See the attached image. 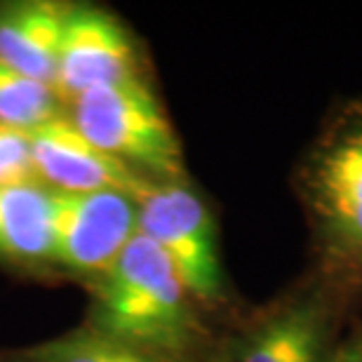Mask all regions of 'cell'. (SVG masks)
I'll list each match as a JSON object with an SVG mask.
<instances>
[{
  "label": "cell",
  "mask_w": 362,
  "mask_h": 362,
  "mask_svg": "<svg viewBox=\"0 0 362 362\" xmlns=\"http://www.w3.org/2000/svg\"><path fill=\"white\" fill-rule=\"evenodd\" d=\"M54 259L78 273H111L136 235V200L125 193H52Z\"/></svg>",
  "instance_id": "8992f818"
},
{
  "label": "cell",
  "mask_w": 362,
  "mask_h": 362,
  "mask_svg": "<svg viewBox=\"0 0 362 362\" xmlns=\"http://www.w3.org/2000/svg\"><path fill=\"white\" fill-rule=\"evenodd\" d=\"M33 165L38 177L47 179L64 193L115 191L139 200L153 179L104 153L74 125L54 118L28 132Z\"/></svg>",
  "instance_id": "ba28073f"
},
{
  "label": "cell",
  "mask_w": 362,
  "mask_h": 362,
  "mask_svg": "<svg viewBox=\"0 0 362 362\" xmlns=\"http://www.w3.org/2000/svg\"><path fill=\"white\" fill-rule=\"evenodd\" d=\"M26 362H172L156 353L122 344L101 334L99 329L74 332L52 344L38 346L26 356Z\"/></svg>",
  "instance_id": "7c38bea8"
},
{
  "label": "cell",
  "mask_w": 362,
  "mask_h": 362,
  "mask_svg": "<svg viewBox=\"0 0 362 362\" xmlns=\"http://www.w3.org/2000/svg\"><path fill=\"white\" fill-rule=\"evenodd\" d=\"M310 233V271L351 310L362 306V97L332 106L294 175Z\"/></svg>",
  "instance_id": "6da1fadb"
},
{
  "label": "cell",
  "mask_w": 362,
  "mask_h": 362,
  "mask_svg": "<svg viewBox=\"0 0 362 362\" xmlns=\"http://www.w3.org/2000/svg\"><path fill=\"white\" fill-rule=\"evenodd\" d=\"M74 125L104 153L158 181L186 177L179 136L141 78L90 90L74 101Z\"/></svg>",
  "instance_id": "277c9868"
},
{
  "label": "cell",
  "mask_w": 362,
  "mask_h": 362,
  "mask_svg": "<svg viewBox=\"0 0 362 362\" xmlns=\"http://www.w3.org/2000/svg\"><path fill=\"white\" fill-rule=\"evenodd\" d=\"M54 118H59L54 90L0 64V125L31 132Z\"/></svg>",
  "instance_id": "8fae6325"
},
{
  "label": "cell",
  "mask_w": 362,
  "mask_h": 362,
  "mask_svg": "<svg viewBox=\"0 0 362 362\" xmlns=\"http://www.w3.org/2000/svg\"><path fill=\"white\" fill-rule=\"evenodd\" d=\"M177 269L146 235L136 233L101 285L97 329L172 362H191L207 339Z\"/></svg>",
  "instance_id": "7a4b0ae2"
},
{
  "label": "cell",
  "mask_w": 362,
  "mask_h": 362,
  "mask_svg": "<svg viewBox=\"0 0 362 362\" xmlns=\"http://www.w3.org/2000/svg\"><path fill=\"white\" fill-rule=\"evenodd\" d=\"M0 257L19 264L54 259L52 193L38 184L0 186Z\"/></svg>",
  "instance_id": "30bf717a"
},
{
  "label": "cell",
  "mask_w": 362,
  "mask_h": 362,
  "mask_svg": "<svg viewBox=\"0 0 362 362\" xmlns=\"http://www.w3.org/2000/svg\"><path fill=\"white\" fill-rule=\"evenodd\" d=\"M351 313L349 303L308 269L238 329L214 362H332Z\"/></svg>",
  "instance_id": "3957f363"
},
{
  "label": "cell",
  "mask_w": 362,
  "mask_h": 362,
  "mask_svg": "<svg viewBox=\"0 0 362 362\" xmlns=\"http://www.w3.org/2000/svg\"><path fill=\"white\" fill-rule=\"evenodd\" d=\"M35 177L28 132L0 125V186H28Z\"/></svg>",
  "instance_id": "4fadbf2b"
},
{
  "label": "cell",
  "mask_w": 362,
  "mask_h": 362,
  "mask_svg": "<svg viewBox=\"0 0 362 362\" xmlns=\"http://www.w3.org/2000/svg\"><path fill=\"white\" fill-rule=\"evenodd\" d=\"M332 362H362V325H356L339 339Z\"/></svg>",
  "instance_id": "5bb4252c"
},
{
  "label": "cell",
  "mask_w": 362,
  "mask_h": 362,
  "mask_svg": "<svg viewBox=\"0 0 362 362\" xmlns=\"http://www.w3.org/2000/svg\"><path fill=\"white\" fill-rule=\"evenodd\" d=\"M54 3H21L0 12V64L52 88L64 31Z\"/></svg>",
  "instance_id": "9c48e42d"
},
{
  "label": "cell",
  "mask_w": 362,
  "mask_h": 362,
  "mask_svg": "<svg viewBox=\"0 0 362 362\" xmlns=\"http://www.w3.org/2000/svg\"><path fill=\"white\" fill-rule=\"evenodd\" d=\"M134 78H141L139 59L127 28L97 7L66 10L52 85L57 99L74 104L85 92Z\"/></svg>",
  "instance_id": "52a82bcc"
},
{
  "label": "cell",
  "mask_w": 362,
  "mask_h": 362,
  "mask_svg": "<svg viewBox=\"0 0 362 362\" xmlns=\"http://www.w3.org/2000/svg\"><path fill=\"white\" fill-rule=\"evenodd\" d=\"M136 233L168 255L195 301L219 303L223 299L216 221L207 202L184 179L151 181L136 200Z\"/></svg>",
  "instance_id": "5b68a950"
}]
</instances>
